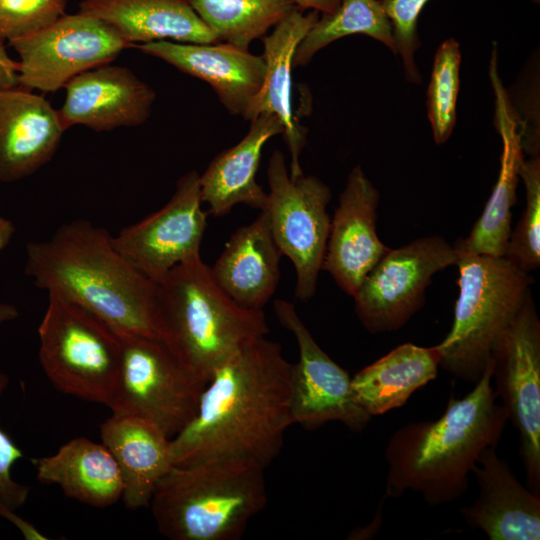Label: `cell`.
Wrapping results in <instances>:
<instances>
[{
    "label": "cell",
    "instance_id": "6da1fadb",
    "mask_svg": "<svg viewBox=\"0 0 540 540\" xmlns=\"http://www.w3.org/2000/svg\"><path fill=\"white\" fill-rule=\"evenodd\" d=\"M291 374L279 343L264 336L245 345L215 370L194 417L171 438L172 464L226 457L268 467L294 424Z\"/></svg>",
    "mask_w": 540,
    "mask_h": 540
},
{
    "label": "cell",
    "instance_id": "7a4b0ae2",
    "mask_svg": "<svg viewBox=\"0 0 540 540\" xmlns=\"http://www.w3.org/2000/svg\"><path fill=\"white\" fill-rule=\"evenodd\" d=\"M25 273L34 285L77 304L120 336L160 337L156 283L114 248L112 235L84 219L26 245Z\"/></svg>",
    "mask_w": 540,
    "mask_h": 540
},
{
    "label": "cell",
    "instance_id": "3957f363",
    "mask_svg": "<svg viewBox=\"0 0 540 540\" xmlns=\"http://www.w3.org/2000/svg\"><path fill=\"white\" fill-rule=\"evenodd\" d=\"M492 360L481 379L463 398L450 397L433 421L407 423L388 440L385 496L419 493L429 506L461 498L480 453L497 446L507 417L492 386Z\"/></svg>",
    "mask_w": 540,
    "mask_h": 540
},
{
    "label": "cell",
    "instance_id": "277c9868",
    "mask_svg": "<svg viewBox=\"0 0 540 540\" xmlns=\"http://www.w3.org/2000/svg\"><path fill=\"white\" fill-rule=\"evenodd\" d=\"M156 303L161 339L204 383L228 358L269 332L263 310L235 303L200 256L174 266L156 283Z\"/></svg>",
    "mask_w": 540,
    "mask_h": 540
},
{
    "label": "cell",
    "instance_id": "5b68a950",
    "mask_svg": "<svg viewBox=\"0 0 540 540\" xmlns=\"http://www.w3.org/2000/svg\"><path fill=\"white\" fill-rule=\"evenodd\" d=\"M262 466L238 458L173 465L160 479L150 507L170 540H238L267 503Z\"/></svg>",
    "mask_w": 540,
    "mask_h": 540
},
{
    "label": "cell",
    "instance_id": "8992f818",
    "mask_svg": "<svg viewBox=\"0 0 540 540\" xmlns=\"http://www.w3.org/2000/svg\"><path fill=\"white\" fill-rule=\"evenodd\" d=\"M459 296L450 332L438 344L440 368L477 383L500 334L531 294L532 276L505 257L458 253Z\"/></svg>",
    "mask_w": 540,
    "mask_h": 540
},
{
    "label": "cell",
    "instance_id": "52a82bcc",
    "mask_svg": "<svg viewBox=\"0 0 540 540\" xmlns=\"http://www.w3.org/2000/svg\"><path fill=\"white\" fill-rule=\"evenodd\" d=\"M38 336L39 361L50 383L61 393L109 407L121 366V336L55 293H48Z\"/></svg>",
    "mask_w": 540,
    "mask_h": 540
},
{
    "label": "cell",
    "instance_id": "ba28073f",
    "mask_svg": "<svg viewBox=\"0 0 540 540\" xmlns=\"http://www.w3.org/2000/svg\"><path fill=\"white\" fill-rule=\"evenodd\" d=\"M112 414L144 419L170 439L194 417L206 385L158 337L122 335Z\"/></svg>",
    "mask_w": 540,
    "mask_h": 540
},
{
    "label": "cell",
    "instance_id": "9c48e42d",
    "mask_svg": "<svg viewBox=\"0 0 540 540\" xmlns=\"http://www.w3.org/2000/svg\"><path fill=\"white\" fill-rule=\"evenodd\" d=\"M265 209L273 237L296 271L295 297L310 299L326 252L331 220L326 211L331 190L321 179L304 174L291 179L284 154L274 150L267 166Z\"/></svg>",
    "mask_w": 540,
    "mask_h": 540
},
{
    "label": "cell",
    "instance_id": "30bf717a",
    "mask_svg": "<svg viewBox=\"0 0 540 540\" xmlns=\"http://www.w3.org/2000/svg\"><path fill=\"white\" fill-rule=\"evenodd\" d=\"M494 393L519 434L528 488L540 495V320L531 294L491 354Z\"/></svg>",
    "mask_w": 540,
    "mask_h": 540
},
{
    "label": "cell",
    "instance_id": "8fae6325",
    "mask_svg": "<svg viewBox=\"0 0 540 540\" xmlns=\"http://www.w3.org/2000/svg\"><path fill=\"white\" fill-rule=\"evenodd\" d=\"M458 252L443 237H422L389 249L352 296L356 314L372 334L402 328L423 306L432 276L456 265Z\"/></svg>",
    "mask_w": 540,
    "mask_h": 540
},
{
    "label": "cell",
    "instance_id": "7c38bea8",
    "mask_svg": "<svg viewBox=\"0 0 540 540\" xmlns=\"http://www.w3.org/2000/svg\"><path fill=\"white\" fill-rule=\"evenodd\" d=\"M19 57L18 85L56 92L78 74L110 63L129 45L103 21L77 12L7 42Z\"/></svg>",
    "mask_w": 540,
    "mask_h": 540
},
{
    "label": "cell",
    "instance_id": "4fadbf2b",
    "mask_svg": "<svg viewBox=\"0 0 540 540\" xmlns=\"http://www.w3.org/2000/svg\"><path fill=\"white\" fill-rule=\"evenodd\" d=\"M202 203L200 174L189 171L161 209L112 236V244L139 273L157 283L174 266L200 256L207 226Z\"/></svg>",
    "mask_w": 540,
    "mask_h": 540
},
{
    "label": "cell",
    "instance_id": "5bb4252c",
    "mask_svg": "<svg viewBox=\"0 0 540 540\" xmlns=\"http://www.w3.org/2000/svg\"><path fill=\"white\" fill-rule=\"evenodd\" d=\"M278 322L295 337L299 361L292 364L291 412L294 424L314 430L338 421L360 433L370 422L355 401L351 377L317 344L293 303L277 299L273 304Z\"/></svg>",
    "mask_w": 540,
    "mask_h": 540
},
{
    "label": "cell",
    "instance_id": "9a60e30c",
    "mask_svg": "<svg viewBox=\"0 0 540 540\" xmlns=\"http://www.w3.org/2000/svg\"><path fill=\"white\" fill-rule=\"evenodd\" d=\"M379 199V191L356 165L339 196L322 264L350 296L389 250L376 231Z\"/></svg>",
    "mask_w": 540,
    "mask_h": 540
},
{
    "label": "cell",
    "instance_id": "2e32d148",
    "mask_svg": "<svg viewBox=\"0 0 540 540\" xmlns=\"http://www.w3.org/2000/svg\"><path fill=\"white\" fill-rule=\"evenodd\" d=\"M58 109L64 128L76 125L96 132L145 123L156 93L130 69L109 63L84 71L69 80Z\"/></svg>",
    "mask_w": 540,
    "mask_h": 540
},
{
    "label": "cell",
    "instance_id": "e0dca14e",
    "mask_svg": "<svg viewBox=\"0 0 540 540\" xmlns=\"http://www.w3.org/2000/svg\"><path fill=\"white\" fill-rule=\"evenodd\" d=\"M489 78L495 96V128L502 141L497 181L479 219L466 239L454 247L458 253L504 257L511 234V210L516 203L519 169L524 160L521 131L515 110L498 71V49L493 45Z\"/></svg>",
    "mask_w": 540,
    "mask_h": 540
},
{
    "label": "cell",
    "instance_id": "ac0fdd59",
    "mask_svg": "<svg viewBox=\"0 0 540 540\" xmlns=\"http://www.w3.org/2000/svg\"><path fill=\"white\" fill-rule=\"evenodd\" d=\"M142 53L156 57L179 71L207 82L233 116H243L261 89L265 76L262 55L229 43L155 41L137 44Z\"/></svg>",
    "mask_w": 540,
    "mask_h": 540
},
{
    "label": "cell",
    "instance_id": "d6986e66",
    "mask_svg": "<svg viewBox=\"0 0 540 540\" xmlns=\"http://www.w3.org/2000/svg\"><path fill=\"white\" fill-rule=\"evenodd\" d=\"M497 446L485 448L472 468L475 501L459 510L463 520L490 540H539L540 495L523 486Z\"/></svg>",
    "mask_w": 540,
    "mask_h": 540
},
{
    "label": "cell",
    "instance_id": "ffe728a7",
    "mask_svg": "<svg viewBox=\"0 0 540 540\" xmlns=\"http://www.w3.org/2000/svg\"><path fill=\"white\" fill-rule=\"evenodd\" d=\"M66 129L58 109L20 85L0 88V181L30 176L54 156Z\"/></svg>",
    "mask_w": 540,
    "mask_h": 540
},
{
    "label": "cell",
    "instance_id": "44dd1931",
    "mask_svg": "<svg viewBox=\"0 0 540 540\" xmlns=\"http://www.w3.org/2000/svg\"><path fill=\"white\" fill-rule=\"evenodd\" d=\"M295 7L270 34L261 38L265 76L261 89L247 106L243 118L251 121L260 114H273L282 122L283 139L290 153L291 179L303 175L300 154L306 144L307 129L302 126L292 105L293 58L297 46L319 18L317 11L307 13Z\"/></svg>",
    "mask_w": 540,
    "mask_h": 540
},
{
    "label": "cell",
    "instance_id": "7402d4cb",
    "mask_svg": "<svg viewBox=\"0 0 540 540\" xmlns=\"http://www.w3.org/2000/svg\"><path fill=\"white\" fill-rule=\"evenodd\" d=\"M281 256L268 213L261 210L254 221L230 236L211 272L218 286L235 303L262 310L277 288Z\"/></svg>",
    "mask_w": 540,
    "mask_h": 540
},
{
    "label": "cell",
    "instance_id": "603a6c76",
    "mask_svg": "<svg viewBox=\"0 0 540 540\" xmlns=\"http://www.w3.org/2000/svg\"><path fill=\"white\" fill-rule=\"evenodd\" d=\"M100 436L119 467L125 507H148L158 482L173 466L171 439L144 419L116 414L101 424Z\"/></svg>",
    "mask_w": 540,
    "mask_h": 540
},
{
    "label": "cell",
    "instance_id": "cb8c5ba5",
    "mask_svg": "<svg viewBox=\"0 0 540 540\" xmlns=\"http://www.w3.org/2000/svg\"><path fill=\"white\" fill-rule=\"evenodd\" d=\"M280 119L260 114L251 120L247 134L234 146L219 153L200 175L201 200L214 216L227 214L235 205L263 210L268 193L256 181L262 150L268 140L283 134Z\"/></svg>",
    "mask_w": 540,
    "mask_h": 540
},
{
    "label": "cell",
    "instance_id": "d4e9b609",
    "mask_svg": "<svg viewBox=\"0 0 540 540\" xmlns=\"http://www.w3.org/2000/svg\"><path fill=\"white\" fill-rule=\"evenodd\" d=\"M78 11L103 21L129 46L219 42L188 0H81Z\"/></svg>",
    "mask_w": 540,
    "mask_h": 540
},
{
    "label": "cell",
    "instance_id": "484cf974",
    "mask_svg": "<svg viewBox=\"0 0 540 540\" xmlns=\"http://www.w3.org/2000/svg\"><path fill=\"white\" fill-rule=\"evenodd\" d=\"M32 462L39 482L58 485L66 497L82 504L106 508L122 498L119 467L102 443L77 437Z\"/></svg>",
    "mask_w": 540,
    "mask_h": 540
},
{
    "label": "cell",
    "instance_id": "4316f807",
    "mask_svg": "<svg viewBox=\"0 0 540 540\" xmlns=\"http://www.w3.org/2000/svg\"><path fill=\"white\" fill-rule=\"evenodd\" d=\"M440 359L438 345L402 344L351 377L354 399L371 417L399 408L437 377Z\"/></svg>",
    "mask_w": 540,
    "mask_h": 540
},
{
    "label": "cell",
    "instance_id": "83f0119b",
    "mask_svg": "<svg viewBox=\"0 0 540 540\" xmlns=\"http://www.w3.org/2000/svg\"><path fill=\"white\" fill-rule=\"evenodd\" d=\"M362 34L385 45L396 55L389 18L380 0H340L318 20L296 48L293 67L306 66L323 48L341 38Z\"/></svg>",
    "mask_w": 540,
    "mask_h": 540
},
{
    "label": "cell",
    "instance_id": "f1b7e54d",
    "mask_svg": "<svg viewBox=\"0 0 540 540\" xmlns=\"http://www.w3.org/2000/svg\"><path fill=\"white\" fill-rule=\"evenodd\" d=\"M219 42L242 49L261 39L296 6L292 0H188Z\"/></svg>",
    "mask_w": 540,
    "mask_h": 540
},
{
    "label": "cell",
    "instance_id": "f546056e",
    "mask_svg": "<svg viewBox=\"0 0 540 540\" xmlns=\"http://www.w3.org/2000/svg\"><path fill=\"white\" fill-rule=\"evenodd\" d=\"M461 50L454 38L444 40L437 48L427 89V115L436 144L445 143L457 120L460 88Z\"/></svg>",
    "mask_w": 540,
    "mask_h": 540
},
{
    "label": "cell",
    "instance_id": "4dcf8cb0",
    "mask_svg": "<svg viewBox=\"0 0 540 540\" xmlns=\"http://www.w3.org/2000/svg\"><path fill=\"white\" fill-rule=\"evenodd\" d=\"M519 177L526 191V206L513 231L504 257L529 273L540 264V158L523 160Z\"/></svg>",
    "mask_w": 540,
    "mask_h": 540
},
{
    "label": "cell",
    "instance_id": "1f68e13d",
    "mask_svg": "<svg viewBox=\"0 0 540 540\" xmlns=\"http://www.w3.org/2000/svg\"><path fill=\"white\" fill-rule=\"evenodd\" d=\"M430 0H380L391 23L396 55L403 65L405 78L412 84L421 83L415 53L421 46L418 20Z\"/></svg>",
    "mask_w": 540,
    "mask_h": 540
},
{
    "label": "cell",
    "instance_id": "d6a6232c",
    "mask_svg": "<svg viewBox=\"0 0 540 540\" xmlns=\"http://www.w3.org/2000/svg\"><path fill=\"white\" fill-rule=\"evenodd\" d=\"M68 0H0V41L32 34L65 14Z\"/></svg>",
    "mask_w": 540,
    "mask_h": 540
},
{
    "label": "cell",
    "instance_id": "836d02e7",
    "mask_svg": "<svg viewBox=\"0 0 540 540\" xmlns=\"http://www.w3.org/2000/svg\"><path fill=\"white\" fill-rule=\"evenodd\" d=\"M8 383V377L0 373V398ZM23 457L21 449L0 428V500L14 510L26 502L30 491L29 486L16 482L11 476L12 466Z\"/></svg>",
    "mask_w": 540,
    "mask_h": 540
},
{
    "label": "cell",
    "instance_id": "e575fe53",
    "mask_svg": "<svg viewBox=\"0 0 540 540\" xmlns=\"http://www.w3.org/2000/svg\"><path fill=\"white\" fill-rule=\"evenodd\" d=\"M0 517L7 519L14 526H16L21 534L27 540H45L48 539L43 533H41L34 525L24 520L20 516L14 513V509H11L0 500Z\"/></svg>",
    "mask_w": 540,
    "mask_h": 540
},
{
    "label": "cell",
    "instance_id": "d590c367",
    "mask_svg": "<svg viewBox=\"0 0 540 540\" xmlns=\"http://www.w3.org/2000/svg\"><path fill=\"white\" fill-rule=\"evenodd\" d=\"M5 42L0 41V88L18 85V63L7 53Z\"/></svg>",
    "mask_w": 540,
    "mask_h": 540
},
{
    "label": "cell",
    "instance_id": "8d00e7d4",
    "mask_svg": "<svg viewBox=\"0 0 540 540\" xmlns=\"http://www.w3.org/2000/svg\"><path fill=\"white\" fill-rule=\"evenodd\" d=\"M301 11H317L319 14L333 12L339 5L340 0H292Z\"/></svg>",
    "mask_w": 540,
    "mask_h": 540
},
{
    "label": "cell",
    "instance_id": "74e56055",
    "mask_svg": "<svg viewBox=\"0 0 540 540\" xmlns=\"http://www.w3.org/2000/svg\"><path fill=\"white\" fill-rule=\"evenodd\" d=\"M14 232L15 227L13 223L10 220L0 216V252L8 245Z\"/></svg>",
    "mask_w": 540,
    "mask_h": 540
},
{
    "label": "cell",
    "instance_id": "f35d334b",
    "mask_svg": "<svg viewBox=\"0 0 540 540\" xmlns=\"http://www.w3.org/2000/svg\"><path fill=\"white\" fill-rule=\"evenodd\" d=\"M19 315L17 308L8 303L0 302V327L7 322L16 319Z\"/></svg>",
    "mask_w": 540,
    "mask_h": 540
},
{
    "label": "cell",
    "instance_id": "ab89813d",
    "mask_svg": "<svg viewBox=\"0 0 540 540\" xmlns=\"http://www.w3.org/2000/svg\"><path fill=\"white\" fill-rule=\"evenodd\" d=\"M534 3L539 4L540 0H532Z\"/></svg>",
    "mask_w": 540,
    "mask_h": 540
},
{
    "label": "cell",
    "instance_id": "60d3db41",
    "mask_svg": "<svg viewBox=\"0 0 540 540\" xmlns=\"http://www.w3.org/2000/svg\"><path fill=\"white\" fill-rule=\"evenodd\" d=\"M81 1V0H80Z\"/></svg>",
    "mask_w": 540,
    "mask_h": 540
}]
</instances>
